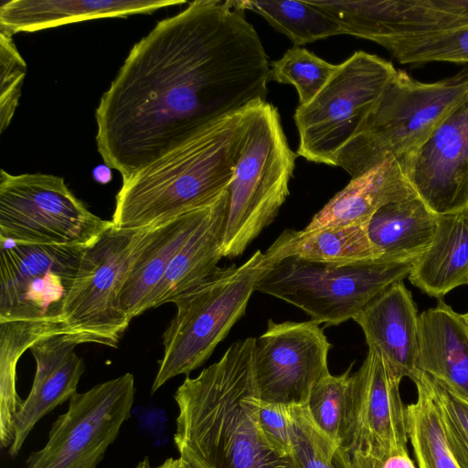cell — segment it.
<instances>
[{"instance_id":"603a6c76","label":"cell","mask_w":468,"mask_h":468,"mask_svg":"<svg viewBox=\"0 0 468 468\" xmlns=\"http://www.w3.org/2000/svg\"><path fill=\"white\" fill-rule=\"evenodd\" d=\"M408 278L438 300L468 284V207L438 217L433 240L416 259Z\"/></svg>"},{"instance_id":"44dd1931","label":"cell","mask_w":468,"mask_h":468,"mask_svg":"<svg viewBox=\"0 0 468 468\" xmlns=\"http://www.w3.org/2000/svg\"><path fill=\"white\" fill-rule=\"evenodd\" d=\"M184 0H11L0 7V30L33 32L101 17L151 14Z\"/></svg>"},{"instance_id":"f35d334b","label":"cell","mask_w":468,"mask_h":468,"mask_svg":"<svg viewBox=\"0 0 468 468\" xmlns=\"http://www.w3.org/2000/svg\"><path fill=\"white\" fill-rule=\"evenodd\" d=\"M94 179L100 183H106L111 180V170L110 167L105 165V166H98L93 171Z\"/></svg>"},{"instance_id":"4316f807","label":"cell","mask_w":468,"mask_h":468,"mask_svg":"<svg viewBox=\"0 0 468 468\" xmlns=\"http://www.w3.org/2000/svg\"><path fill=\"white\" fill-rule=\"evenodd\" d=\"M61 324L31 322L0 323V441L13 443V420L23 400L16 392V365L23 353L37 342L65 334Z\"/></svg>"},{"instance_id":"484cf974","label":"cell","mask_w":468,"mask_h":468,"mask_svg":"<svg viewBox=\"0 0 468 468\" xmlns=\"http://www.w3.org/2000/svg\"><path fill=\"white\" fill-rule=\"evenodd\" d=\"M273 262L287 257L314 261L350 262L382 258L371 243L367 224L314 230H284L265 251Z\"/></svg>"},{"instance_id":"7a4b0ae2","label":"cell","mask_w":468,"mask_h":468,"mask_svg":"<svg viewBox=\"0 0 468 468\" xmlns=\"http://www.w3.org/2000/svg\"><path fill=\"white\" fill-rule=\"evenodd\" d=\"M254 337L234 342L216 363L186 377L175 393L179 457L196 468H299L255 411Z\"/></svg>"},{"instance_id":"ac0fdd59","label":"cell","mask_w":468,"mask_h":468,"mask_svg":"<svg viewBox=\"0 0 468 468\" xmlns=\"http://www.w3.org/2000/svg\"><path fill=\"white\" fill-rule=\"evenodd\" d=\"M368 348L378 352L393 376L411 380L419 373V315L403 282L392 284L354 319Z\"/></svg>"},{"instance_id":"8992f818","label":"cell","mask_w":468,"mask_h":468,"mask_svg":"<svg viewBox=\"0 0 468 468\" xmlns=\"http://www.w3.org/2000/svg\"><path fill=\"white\" fill-rule=\"evenodd\" d=\"M272 261L258 250L239 266L217 267L174 300L176 313L163 335L164 356L152 386L188 375L213 353L244 314L249 300Z\"/></svg>"},{"instance_id":"f1b7e54d","label":"cell","mask_w":468,"mask_h":468,"mask_svg":"<svg viewBox=\"0 0 468 468\" xmlns=\"http://www.w3.org/2000/svg\"><path fill=\"white\" fill-rule=\"evenodd\" d=\"M242 10L262 16L276 31L299 47L328 37L344 35L339 24L309 0H235Z\"/></svg>"},{"instance_id":"d6986e66","label":"cell","mask_w":468,"mask_h":468,"mask_svg":"<svg viewBox=\"0 0 468 468\" xmlns=\"http://www.w3.org/2000/svg\"><path fill=\"white\" fill-rule=\"evenodd\" d=\"M210 205L147 228L120 294L121 307L130 320L152 308L155 291L173 259L205 218Z\"/></svg>"},{"instance_id":"ba28073f","label":"cell","mask_w":468,"mask_h":468,"mask_svg":"<svg viewBox=\"0 0 468 468\" xmlns=\"http://www.w3.org/2000/svg\"><path fill=\"white\" fill-rule=\"evenodd\" d=\"M396 71L390 61L364 51L338 64L318 94L295 110L296 154L335 166L338 152L359 130Z\"/></svg>"},{"instance_id":"d4e9b609","label":"cell","mask_w":468,"mask_h":468,"mask_svg":"<svg viewBox=\"0 0 468 468\" xmlns=\"http://www.w3.org/2000/svg\"><path fill=\"white\" fill-rule=\"evenodd\" d=\"M438 217L414 195L379 207L367 222V234L381 257L418 258L433 240Z\"/></svg>"},{"instance_id":"3957f363","label":"cell","mask_w":468,"mask_h":468,"mask_svg":"<svg viewBox=\"0 0 468 468\" xmlns=\"http://www.w3.org/2000/svg\"><path fill=\"white\" fill-rule=\"evenodd\" d=\"M246 108L215 120L123 180L113 227L148 228L213 203L233 180Z\"/></svg>"},{"instance_id":"1f68e13d","label":"cell","mask_w":468,"mask_h":468,"mask_svg":"<svg viewBox=\"0 0 468 468\" xmlns=\"http://www.w3.org/2000/svg\"><path fill=\"white\" fill-rule=\"evenodd\" d=\"M271 80L292 85L299 105L308 104L324 87L338 65L331 64L304 48L293 46L278 60L272 61Z\"/></svg>"},{"instance_id":"5b68a950","label":"cell","mask_w":468,"mask_h":468,"mask_svg":"<svg viewBox=\"0 0 468 468\" xmlns=\"http://www.w3.org/2000/svg\"><path fill=\"white\" fill-rule=\"evenodd\" d=\"M296 157L277 108L267 101L248 104L234 177L229 186L224 257L241 255L276 218L290 194Z\"/></svg>"},{"instance_id":"7402d4cb","label":"cell","mask_w":468,"mask_h":468,"mask_svg":"<svg viewBox=\"0 0 468 468\" xmlns=\"http://www.w3.org/2000/svg\"><path fill=\"white\" fill-rule=\"evenodd\" d=\"M414 195L417 194L406 178L399 161L388 160L351 178L313 217L304 229L367 224L382 206Z\"/></svg>"},{"instance_id":"5bb4252c","label":"cell","mask_w":468,"mask_h":468,"mask_svg":"<svg viewBox=\"0 0 468 468\" xmlns=\"http://www.w3.org/2000/svg\"><path fill=\"white\" fill-rule=\"evenodd\" d=\"M332 345L319 324L270 319L255 339L253 374L258 398L284 406L305 405L313 388L330 374Z\"/></svg>"},{"instance_id":"83f0119b","label":"cell","mask_w":468,"mask_h":468,"mask_svg":"<svg viewBox=\"0 0 468 468\" xmlns=\"http://www.w3.org/2000/svg\"><path fill=\"white\" fill-rule=\"evenodd\" d=\"M417 399L406 406V424L419 468H460L448 444L428 374L412 379Z\"/></svg>"},{"instance_id":"52a82bcc","label":"cell","mask_w":468,"mask_h":468,"mask_svg":"<svg viewBox=\"0 0 468 468\" xmlns=\"http://www.w3.org/2000/svg\"><path fill=\"white\" fill-rule=\"evenodd\" d=\"M416 259L329 262L287 257L270 266L256 291L300 308L319 324L337 325L409 277Z\"/></svg>"},{"instance_id":"d590c367","label":"cell","mask_w":468,"mask_h":468,"mask_svg":"<svg viewBox=\"0 0 468 468\" xmlns=\"http://www.w3.org/2000/svg\"><path fill=\"white\" fill-rule=\"evenodd\" d=\"M255 411L263 432L274 443L292 453L289 433L288 406L264 402L256 397Z\"/></svg>"},{"instance_id":"30bf717a","label":"cell","mask_w":468,"mask_h":468,"mask_svg":"<svg viewBox=\"0 0 468 468\" xmlns=\"http://www.w3.org/2000/svg\"><path fill=\"white\" fill-rule=\"evenodd\" d=\"M112 226L90 212L61 176L1 170L0 240L89 247Z\"/></svg>"},{"instance_id":"9c48e42d","label":"cell","mask_w":468,"mask_h":468,"mask_svg":"<svg viewBox=\"0 0 468 468\" xmlns=\"http://www.w3.org/2000/svg\"><path fill=\"white\" fill-rule=\"evenodd\" d=\"M146 230L112 226L85 249L63 314L67 335L78 345L118 346L132 321L120 294Z\"/></svg>"},{"instance_id":"8d00e7d4","label":"cell","mask_w":468,"mask_h":468,"mask_svg":"<svg viewBox=\"0 0 468 468\" xmlns=\"http://www.w3.org/2000/svg\"><path fill=\"white\" fill-rule=\"evenodd\" d=\"M379 468H416L408 450H399L385 458Z\"/></svg>"},{"instance_id":"74e56055","label":"cell","mask_w":468,"mask_h":468,"mask_svg":"<svg viewBox=\"0 0 468 468\" xmlns=\"http://www.w3.org/2000/svg\"><path fill=\"white\" fill-rule=\"evenodd\" d=\"M154 468H196L186 460L179 458H168Z\"/></svg>"},{"instance_id":"836d02e7","label":"cell","mask_w":468,"mask_h":468,"mask_svg":"<svg viewBox=\"0 0 468 468\" xmlns=\"http://www.w3.org/2000/svg\"><path fill=\"white\" fill-rule=\"evenodd\" d=\"M430 377L444 433L460 468H468V400Z\"/></svg>"},{"instance_id":"e0dca14e","label":"cell","mask_w":468,"mask_h":468,"mask_svg":"<svg viewBox=\"0 0 468 468\" xmlns=\"http://www.w3.org/2000/svg\"><path fill=\"white\" fill-rule=\"evenodd\" d=\"M78 346L65 334L51 335L35 343L30 351L36 362L31 390L13 420V443L8 449L16 457L34 426L56 407L76 393L85 371Z\"/></svg>"},{"instance_id":"6da1fadb","label":"cell","mask_w":468,"mask_h":468,"mask_svg":"<svg viewBox=\"0 0 468 468\" xmlns=\"http://www.w3.org/2000/svg\"><path fill=\"white\" fill-rule=\"evenodd\" d=\"M271 67L235 0H197L131 49L96 109L97 149L122 181L215 120L267 101Z\"/></svg>"},{"instance_id":"ffe728a7","label":"cell","mask_w":468,"mask_h":468,"mask_svg":"<svg viewBox=\"0 0 468 468\" xmlns=\"http://www.w3.org/2000/svg\"><path fill=\"white\" fill-rule=\"evenodd\" d=\"M418 367L468 400V325L443 298L419 315Z\"/></svg>"},{"instance_id":"d6a6232c","label":"cell","mask_w":468,"mask_h":468,"mask_svg":"<svg viewBox=\"0 0 468 468\" xmlns=\"http://www.w3.org/2000/svg\"><path fill=\"white\" fill-rule=\"evenodd\" d=\"M352 365L339 376L327 375L312 389L306 403L314 423L337 445L351 385Z\"/></svg>"},{"instance_id":"277c9868","label":"cell","mask_w":468,"mask_h":468,"mask_svg":"<svg viewBox=\"0 0 468 468\" xmlns=\"http://www.w3.org/2000/svg\"><path fill=\"white\" fill-rule=\"evenodd\" d=\"M468 95V68L435 82L397 69L359 130L336 155L335 166L359 176L422 144Z\"/></svg>"},{"instance_id":"f546056e","label":"cell","mask_w":468,"mask_h":468,"mask_svg":"<svg viewBox=\"0 0 468 468\" xmlns=\"http://www.w3.org/2000/svg\"><path fill=\"white\" fill-rule=\"evenodd\" d=\"M292 456L299 468H353L338 445L314 423L305 405L288 406Z\"/></svg>"},{"instance_id":"9a60e30c","label":"cell","mask_w":468,"mask_h":468,"mask_svg":"<svg viewBox=\"0 0 468 468\" xmlns=\"http://www.w3.org/2000/svg\"><path fill=\"white\" fill-rule=\"evenodd\" d=\"M399 161L418 197L436 215L468 207V95Z\"/></svg>"},{"instance_id":"8fae6325","label":"cell","mask_w":468,"mask_h":468,"mask_svg":"<svg viewBox=\"0 0 468 468\" xmlns=\"http://www.w3.org/2000/svg\"><path fill=\"white\" fill-rule=\"evenodd\" d=\"M134 393L132 373L77 392L45 446L28 457L27 468H96L130 418Z\"/></svg>"},{"instance_id":"ab89813d","label":"cell","mask_w":468,"mask_h":468,"mask_svg":"<svg viewBox=\"0 0 468 468\" xmlns=\"http://www.w3.org/2000/svg\"><path fill=\"white\" fill-rule=\"evenodd\" d=\"M463 319H464V321L466 322V324L468 325V311L465 314H463Z\"/></svg>"},{"instance_id":"7c38bea8","label":"cell","mask_w":468,"mask_h":468,"mask_svg":"<svg viewBox=\"0 0 468 468\" xmlns=\"http://www.w3.org/2000/svg\"><path fill=\"white\" fill-rule=\"evenodd\" d=\"M381 355L368 348L352 375L338 447L353 468H379L387 456L408 450L406 407Z\"/></svg>"},{"instance_id":"e575fe53","label":"cell","mask_w":468,"mask_h":468,"mask_svg":"<svg viewBox=\"0 0 468 468\" xmlns=\"http://www.w3.org/2000/svg\"><path fill=\"white\" fill-rule=\"evenodd\" d=\"M27 64L12 35L0 30V130L9 125L21 95Z\"/></svg>"},{"instance_id":"4fadbf2b","label":"cell","mask_w":468,"mask_h":468,"mask_svg":"<svg viewBox=\"0 0 468 468\" xmlns=\"http://www.w3.org/2000/svg\"><path fill=\"white\" fill-rule=\"evenodd\" d=\"M86 248L1 240L0 323L65 327V303Z\"/></svg>"},{"instance_id":"4dcf8cb0","label":"cell","mask_w":468,"mask_h":468,"mask_svg":"<svg viewBox=\"0 0 468 468\" xmlns=\"http://www.w3.org/2000/svg\"><path fill=\"white\" fill-rule=\"evenodd\" d=\"M383 48L401 64L432 61L468 63V25L395 39L386 43Z\"/></svg>"},{"instance_id":"2e32d148","label":"cell","mask_w":468,"mask_h":468,"mask_svg":"<svg viewBox=\"0 0 468 468\" xmlns=\"http://www.w3.org/2000/svg\"><path fill=\"white\" fill-rule=\"evenodd\" d=\"M344 34L380 46L468 25V0H309Z\"/></svg>"},{"instance_id":"cb8c5ba5","label":"cell","mask_w":468,"mask_h":468,"mask_svg":"<svg viewBox=\"0 0 468 468\" xmlns=\"http://www.w3.org/2000/svg\"><path fill=\"white\" fill-rule=\"evenodd\" d=\"M229 188L209 207L200 225L173 259L153 298L152 308L175 299L205 280L223 258Z\"/></svg>"}]
</instances>
